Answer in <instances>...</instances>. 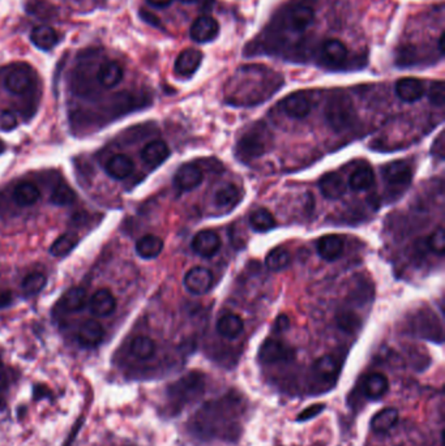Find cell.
<instances>
[{"mask_svg":"<svg viewBox=\"0 0 445 446\" xmlns=\"http://www.w3.org/2000/svg\"><path fill=\"white\" fill-rule=\"evenodd\" d=\"M270 142L272 135L269 129L263 123H257L247 129L239 139L236 146V155L242 162H251L266 153Z\"/></svg>","mask_w":445,"mask_h":446,"instance_id":"1","label":"cell"},{"mask_svg":"<svg viewBox=\"0 0 445 446\" xmlns=\"http://www.w3.org/2000/svg\"><path fill=\"white\" fill-rule=\"evenodd\" d=\"M325 119L335 132L348 129L357 119L351 98L344 92L333 93L325 105Z\"/></svg>","mask_w":445,"mask_h":446,"instance_id":"2","label":"cell"},{"mask_svg":"<svg viewBox=\"0 0 445 446\" xmlns=\"http://www.w3.org/2000/svg\"><path fill=\"white\" fill-rule=\"evenodd\" d=\"M34 79H36V72L30 66L16 64L5 75L4 86L10 93L16 94V96H21V94L28 93L29 90L33 88Z\"/></svg>","mask_w":445,"mask_h":446,"instance_id":"3","label":"cell"},{"mask_svg":"<svg viewBox=\"0 0 445 446\" xmlns=\"http://www.w3.org/2000/svg\"><path fill=\"white\" fill-rule=\"evenodd\" d=\"M383 178L390 187V191H405L406 187H409L411 178H413V170L411 166L405 161H394L385 165L383 171Z\"/></svg>","mask_w":445,"mask_h":446,"instance_id":"4","label":"cell"},{"mask_svg":"<svg viewBox=\"0 0 445 446\" xmlns=\"http://www.w3.org/2000/svg\"><path fill=\"white\" fill-rule=\"evenodd\" d=\"M315 21V10L309 3H296L289 8L286 14V23L292 31L302 33L309 28Z\"/></svg>","mask_w":445,"mask_h":446,"instance_id":"5","label":"cell"},{"mask_svg":"<svg viewBox=\"0 0 445 446\" xmlns=\"http://www.w3.org/2000/svg\"><path fill=\"white\" fill-rule=\"evenodd\" d=\"M213 285V276L208 269L197 266L192 267L184 276V286L186 289L194 295H203L208 293Z\"/></svg>","mask_w":445,"mask_h":446,"instance_id":"6","label":"cell"},{"mask_svg":"<svg viewBox=\"0 0 445 446\" xmlns=\"http://www.w3.org/2000/svg\"><path fill=\"white\" fill-rule=\"evenodd\" d=\"M203 181V171L195 163L183 165L174 176V185L179 192L195 189Z\"/></svg>","mask_w":445,"mask_h":446,"instance_id":"7","label":"cell"},{"mask_svg":"<svg viewBox=\"0 0 445 446\" xmlns=\"http://www.w3.org/2000/svg\"><path fill=\"white\" fill-rule=\"evenodd\" d=\"M292 358H294V351L289 346L283 345L282 342L276 339H266L259 352V359L268 364L289 362Z\"/></svg>","mask_w":445,"mask_h":446,"instance_id":"8","label":"cell"},{"mask_svg":"<svg viewBox=\"0 0 445 446\" xmlns=\"http://www.w3.org/2000/svg\"><path fill=\"white\" fill-rule=\"evenodd\" d=\"M220 33V25L217 20L210 16H201L192 24L190 34L191 38L199 43H207L217 38Z\"/></svg>","mask_w":445,"mask_h":446,"instance_id":"9","label":"cell"},{"mask_svg":"<svg viewBox=\"0 0 445 446\" xmlns=\"http://www.w3.org/2000/svg\"><path fill=\"white\" fill-rule=\"evenodd\" d=\"M221 248V237L212 230H204L192 239V250L201 257H212Z\"/></svg>","mask_w":445,"mask_h":446,"instance_id":"10","label":"cell"},{"mask_svg":"<svg viewBox=\"0 0 445 446\" xmlns=\"http://www.w3.org/2000/svg\"><path fill=\"white\" fill-rule=\"evenodd\" d=\"M203 62V54L200 50L187 49L181 51L175 60V73L181 77H191Z\"/></svg>","mask_w":445,"mask_h":446,"instance_id":"11","label":"cell"},{"mask_svg":"<svg viewBox=\"0 0 445 446\" xmlns=\"http://www.w3.org/2000/svg\"><path fill=\"white\" fill-rule=\"evenodd\" d=\"M348 57V47L337 38L328 40L321 46V60L331 67H340Z\"/></svg>","mask_w":445,"mask_h":446,"instance_id":"12","label":"cell"},{"mask_svg":"<svg viewBox=\"0 0 445 446\" xmlns=\"http://www.w3.org/2000/svg\"><path fill=\"white\" fill-rule=\"evenodd\" d=\"M282 112L294 119H303L311 112V102L305 93H294L281 103Z\"/></svg>","mask_w":445,"mask_h":446,"instance_id":"13","label":"cell"},{"mask_svg":"<svg viewBox=\"0 0 445 446\" xmlns=\"http://www.w3.org/2000/svg\"><path fill=\"white\" fill-rule=\"evenodd\" d=\"M396 94L401 101L413 103L424 96V85L418 79L405 77L397 81Z\"/></svg>","mask_w":445,"mask_h":446,"instance_id":"14","label":"cell"},{"mask_svg":"<svg viewBox=\"0 0 445 446\" xmlns=\"http://www.w3.org/2000/svg\"><path fill=\"white\" fill-rule=\"evenodd\" d=\"M319 188L324 197L337 200L345 195L346 183L338 172H328L319 181Z\"/></svg>","mask_w":445,"mask_h":446,"instance_id":"15","label":"cell"},{"mask_svg":"<svg viewBox=\"0 0 445 446\" xmlns=\"http://www.w3.org/2000/svg\"><path fill=\"white\" fill-rule=\"evenodd\" d=\"M318 253L327 261H334L344 252V239L338 235H325L318 240Z\"/></svg>","mask_w":445,"mask_h":446,"instance_id":"16","label":"cell"},{"mask_svg":"<svg viewBox=\"0 0 445 446\" xmlns=\"http://www.w3.org/2000/svg\"><path fill=\"white\" fill-rule=\"evenodd\" d=\"M170 155V149L167 146L166 142L161 141V140H155L149 142L141 152V158L142 161L152 166V168H157L161 163H164Z\"/></svg>","mask_w":445,"mask_h":446,"instance_id":"17","label":"cell"},{"mask_svg":"<svg viewBox=\"0 0 445 446\" xmlns=\"http://www.w3.org/2000/svg\"><path fill=\"white\" fill-rule=\"evenodd\" d=\"M116 308V300L112 291L102 289L98 290L90 299V311L98 317H106L112 315Z\"/></svg>","mask_w":445,"mask_h":446,"instance_id":"18","label":"cell"},{"mask_svg":"<svg viewBox=\"0 0 445 446\" xmlns=\"http://www.w3.org/2000/svg\"><path fill=\"white\" fill-rule=\"evenodd\" d=\"M134 161L125 154H116L112 157L106 163V172L112 179L122 181L128 178L134 172Z\"/></svg>","mask_w":445,"mask_h":446,"instance_id":"19","label":"cell"},{"mask_svg":"<svg viewBox=\"0 0 445 446\" xmlns=\"http://www.w3.org/2000/svg\"><path fill=\"white\" fill-rule=\"evenodd\" d=\"M31 43L43 51H49L54 49L59 42V34L56 30L49 25H40L31 30L30 34Z\"/></svg>","mask_w":445,"mask_h":446,"instance_id":"20","label":"cell"},{"mask_svg":"<svg viewBox=\"0 0 445 446\" xmlns=\"http://www.w3.org/2000/svg\"><path fill=\"white\" fill-rule=\"evenodd\" d=\"M103 335H105V330H103L102 325L97 321L89 320L84 322L83 325L80 326L77 338H79V342L85 347H94V346H97L98 343H101V341L103 339Z\"/></svg>","mask_w":445,"mask_h":446,"instance_id":"21","label":"cell"},{"mask_svg":"<svg viewBox=\"0 0 445 446\" xmlns=\"http://www.w3.org/2000/svg\"><path fill=\"white\" fill-rule=\"evenodd\" d=\"M123 68L116 62H106L103 63L97 73V80L99 85L103 88H114L123 80Z\"/></svg>","mask_w":445,"mask_h":446,"instance_id":"22","label":"cell"},{"mask_svg":"<svg viewBox=\"0 0 445 446\" xmlns=\"http://www.w3.org/2000/svg\"><path fill=\"white\" fill-rule=\"evenodd\" d=\"M390 389V381L383 373H371L364 380L363 391L367 398L370 399H380L383 398Z\"/></svg>","mask_w":445,"mask_h":446,"instance_id":"23","label":"cell"},{"mask_svg":"<svg viewBox=\"0 0 445 446\" xmlns=\"http://www.w3.org/2000/svg\"><path fill=\"white\" fill-rule=\"evenodd\" d=\"M398 417L400 415L396 408H384L379 411L371 420V430L379 434L390 432L398 423Z\"/></svg>","mask_w":445,"mask_h":446,"instance_id":"24","label":"cell"},{"mask_svg":"<svg viewBox=\"0 0 445 446\" xmlns=\"http://www.w3.org/2000/svg\"><path fill=\"white\" fill-rule=\"evenodd\" d=\"M164 250V241L155 235H145L138 240L136 252L140 257L151 260L155 259Z\"/></svg>","mask_w":445,"mask_h":446,"instance_id":"25","label":"cell"},{"mask_svg":"<svg viewBox=\"0 0 445 446\" xmlns=\"http://www.w3.org/2000/svg\"><path fill=\"white\" fill-rule=\"evenodd\" d=\"M244 329V324L243 320L233 313L225 315L221 317L218 322H217V330L218 333L227 338V339H234L237 338L238 335L240 334Z\"/></svg>","mask_w":445,"mask_h":446,"instance_id":"26","label":"cell"},{"mask_svg":"<svg viewBox=\"0 0 445 446\" xmlns=\"http://www.w3.org/2000/svg\"><path fill=\"white\" fill-rule=\"evenodd\" d=\"M25 11L41 20H53L58 16V7L49 0H27Z\"/></svg>","mask_w":445,"mask_h":446,"instance_id":"27","label":"cell"},{"mask_svg":"<svg viewBox=\"0 0 445 446\" xmlns=\"http://www.w3.org/2000/svg\"><path fill=\"white\" fill-rule=\"evenodd\" d=\"M41 197L40 189L31 183H21L14 191V200L20 207H31Z\"/></svg>","mask_w":445,"mask_h":446,"instance_id":"28","label":"cell"},{"mask_svg":"<svg viewBox=\"0 0 445 446\" xmlns=\"http://www.w3.org/2000/svg\"><path fill=\"white\" fill-rule=\"evenodd\" d=\"M374 181H375V175H374L372 168L364 165V166L357 168L351 174V176L348 179V185L354 191H366L374 185Z\"/></svg>","mask_w":445,"mask_h":446,"instance_id":"29","label":"cell"},{"mask_svg":"<svg viewBox=\"0 0 445 446\" xmlns=\"http://www.w3.org/2000/svg\"><path fill=\"white\" fill-rule=\"evenodd\" d=\"M240 200V191L234 184H226L217 189L214 195V204L222 209H231Z\"/></svg>","mask_w":445,"mask_h":446,"instance_id":"30","label":"cell"},{"mask_svg":"<svg viewBox=\"0 0 445 446\" xmlns=\"http://www.w3.org/2000/svg\"><path fill=\"white\" fill-rule=\"evenodd\" d=\"M276 220L268 209L260 208L255 210L250 215V226L256 233H266L276 227Z\"/></svg>","mask_w":445,"mask_h":446,"instance_id":"31","label":"cell"},{"mask_svg":"<svg viewBox=\"0 0 445 446\" xmlns=\"http://www.w3.org/2000/svg\"><path fill=\"white\" fill-rule=\"evenodd\" d=\"M155 352V343L153 339L145 335L136 337L131 343V354L140 360L151 359Z\"/></svg>","mask_w":445,"mask_h":446,"instance_id":"32","label":"cell"},{"mask_svg":"<svg viewBox=\"0 0 445 446\" xmlns=\"http://www.w3.org/2000/svg\"><path fill=\"white\" fill-rule=\"evenodd\" d=\"M86 302V291L81 287H73L63 296V308L67 312H77L83 309Z\"/></svg>","mask_w":445,"mask_h":446,"instance_id":"33","label":"cell"},{"mask_svg":"<svg viewBox=\"0 0 445 446\" xmlns=\"http://www.w3.org/2000/svg\"><path fill=\"white\" fill-rule=\"evenodd\" d=\"M340 368V364L335 360V358L331 355H325L320 359H318L314 365V371L318 376L324 380H331L337 375Z\"/></svg>","mask_w":445,"mask_h":446,"instance_id":"34","label":"cell"},{"mask_svg":"<svg viewBox=\"0 0 445 446\" xmlns=\"http://www.w3.org/2000/svg\"><path fill=\"white\" fill-rule=\"evenodd\" d=\"M46 282H47V278L43 273L34 272L24 278L21 283V290L27 296H34V295L41 293L43 287L46 286Z\"/></svg>","mask_w":445,"mask_h":446,"instance_id":"35","label":"cell"},{"mask_svg":"<svg viewBox=\"0 0 445 446\" xmlns=\"http://www.w3.org/2000/svg\"><path fill=\"white\" fill-rule=\"evenodd\" d=\"M289 261H290V253L283 247H277L272 250L265 259V264L268 266V269L273 272L282 270L283 267L289 265Z\"/></svg>","mask_w":445,"mask_h":446,"instance_id":"36","label":"cell"},{"mask_svg":"<svg viewBox=\"0 0 445 446\" xmlns=\"http://www.w3.org/2000/svg\"><path fill=\"white\" fill-rule=\"evenodd\" d=\"M76 198L73 189L67 184H58L50 196V201L58 207L71 205Z\"/></svg>","mask_w":445,"mask_h":446,"instance_id":"37","label":"cell"},{"mask_svg":"<svg viewBox=\"0 0 445 446\" xmlns=\"http://www.w3.org/2000/svg\"><path fill=\"white\" fill-rule=\"evenodd\" d=\"M76 244H77V239H75L73 235H71V234L62 235L53 243L50 252H51V254L58 256V257L67 256L76 247Z\"/></svg>","mask_w":445,"mask_h":446,"instance_id":"38","label":"cell"},{"mask_svg":"<svg viewBox=\"0 0 445 446\" xmlns=\"http://www.w3.org/2000/svg\"><path fill=\"white\" fill-rule=\"evenodd\" d=\"M429 247L432 252L437 253L439 256H443L445 252V231L440 226L429 239Z\"/></svg>","mask_w":445,"mask_h":446,"instance_id":"39","label":"cell"},{"mask_svg":"<svg viewBox=\"0 0 445 446\" xmlns=\"http://www.w3.org/2000/svg\"><path fill=\"white\" fill-rule=\"evenodd\" d=\"M416 63V47L413 44H405L397 53V64L409 67Z\"/></svg>","mask_w":445,"mask_h":446,"instance_id":"40","label":"cell"},{"mask_svg":"<svg viewBox=\"0 0 445 446\" xmlns=\"http://www.w3.org/2000/svg\"><path fill=\"white\" fill-rule=\"evenodd\" d=\"M429 99L432 105L443 107L445 103V85L443 81H436L431 85L429 92Z\"/></svg>","mask_w":445,"mask_h":446,"instance_id":"41","label":"cell"},{"mask_svg":"<svg viewBox=\"0 0 445 446\" xmlns=\"http://www.w3.org/2000/svg\"><path fill=\"white\" fill-rule=\"evenodd\" d=\"M17 127V119L12 112H0V129L3 131H12Z\"/></svg>","mask_w":445,"mask_h":446,"instance_id":"42","label":"cell"},{"mask_svg":"<svg viewBox=\"0 0 445 446\" xmlns=\"http://www.w3.org/2000/svg\"><path fill=\"white\" fill-rule=\"evenodd\" d=\"M322 410H324V404H314V406H309V407L306 408L302 414L298 415V420L303 421V420L315 418L318 414H320Z\"/></svg>","mask_w":445,"mask_h":446,"instance_id":"43","label":"cell"},{"mask_svg":"<svg viewBox=\"0 0 445 446\" xmlns=\"http://www.w3.org/2000/svg\"><path fill=\"white\" fill-rule=\"evenodd\" d=\"M444 133L442 132V133L439 135V137L435 140L433 145H432V154H435V155H436V157H439L440 159H443V158H444Z\"/></svg>","mask_w":445,"mask_h":446,"instance_id":"44","label":"cell"},{"mask_svg":"<svg viewBox=\"0 0 445 446\" xmlns=\"http://www.w3.org/2000/svg\"><path fill=\"white\" fill-rule=\"evenodd\" d=\"M289 325H290V321H289V319H288L285 315H281L279 319L276 320V324H275V330L279 332V333H281V332H285V330L289 328Z\"/></svg>","mask_w":445,"mask_h":446,"instance_id":"45","label":"cell"},{"mask_svg":"<svg viewBox=\"0 0 445 446\" xmlns=\"http://www.w3.org/2000/svg\"><path fill=\"white\" fill-rule=\"evenodd\" d=\"M140 16H141V18H142L144 21L149 23L151 25H153V27H160V20H158V17H155V16L151 14V12L141 11V12H140Z\"/></svg>","mask_w":445,"mask_h":446,"instance_id":"46","label":"cell"},{"mask_svg":"<svg viewBox=\"0 0 445 446\" xmlns=\"http://www.w3.org/2000/svg\"><path fill=\"white\" fill-rule=\"evenodd\" d=\"M148 3L154 8H165L173 3V0H148Z\"/></svg>","mask_w":445,"mask_h":446,"instance_id":"47","label":"cell"},{"mask_svg":"<svg viewBox=\"0 0 445 446\" xmlns=\"http://www.w3.org/2000/svg\"><path fill=\"white\" fill-rule=\"evenodd\" d=\"M12 296L10 293H0V307H5L11 303Z\"/></svg>","mask_w":445,"mask_h":446,"instance_id":"48","label":"cell"},{"mask_svg":"<svg viewBox=\"0 0 445 446\" xmlns=\"http://www.w3.org/2000/svg\"><path fill=\"white\" fill-rule=\"evenodd\" d=\"M444 31L440 34V37H439V53L443 55L444 54Z\"/></svg>","mask_w":445,"mask_h":446,"instance_id":"49","label":"cell"},{"mask_svg":"<svg viewBox=\"0 0 445 446\" xmlns=\"http://www.w3.org/2000/svg\"><path fill=\"white\" fill-rule=\"evenodd\" d=\"M183 3H195V1H199V0H181Z\"/></svg>","mask_w":445,"mask_h":446,"instance_id":"50","label":"cell"}]
</instances>
